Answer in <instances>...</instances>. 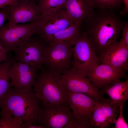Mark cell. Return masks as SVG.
Listing matches in <instances>:
<instances>
[{"label":"cell","mask_w":128,"mask_h":128,"mask_svg":"<svg viewBox=\"0 0 128 128\" xmlns=\"http://www.w3.org/2000/svg\"><path fill=\"white\" fill-rule=\"evenodd\" d=\"M100 63L99 58L92 49L86 34L82 30L74 43L72 68L85 74L94 65Z\"/></svg>","instance_id":"ba28073f"},{"label":"cell","mask_w":128,"mask_h":128,"mask_svg":"<svg viewBox=\"0 0 128 128\" xmlns=\"http://www.w3.org/2000/svg\"><path fill=\"white\" fill-rule=\"evenodd\" d=\"M20 0H0V8L8 5H13Z\"/></svg>","instance_id":"4316f807"},{"label":"cell","mask_w":128,"mask_h":128,"mask_svg":"<svg viewBox=\"0 0 128 128\" xmlns=\"http://www.w3.org/2000/svg\"><path fill=\"white\" fill-rule=\"evenodd\" d=\"M11 52L9 53V58L0 63V102L7 95L11 87L9 72L15 60Z\"/></svg>","instance_id":"d6986e66"},{"label":"cell","mask_w":128,"mask_h":128,"mask_svg":"<svg viewBox=\"0 0 128 128\" xmlns=\"http://www.w3.org/2000/svg\"><path fill=\"white\" fill-rule=\"evenodd\" d=\"M38 70L35 67L15 59L9 72L11 87L32 89Z\"/></svg>","instance_id":"5bb4252c"},{"label":"cell","mask_w":128,"mask_h":128,"mask_svg":"<svg viewBox=\"0 0 128 128\" xmlns=\"http://www.w3.org/2000/svg\"><path fill=\"white\" fill-rule=\"evenodd\" d=\"M8 53L7 50L0 42V63L8 59L9 55H7Z\"/></svg>","instance_id":"cb8c5ba5"},{"label":"cell","mask_w":128,"mask_h":128,"mask_svg":"<svg viewBox=\"0 0 128 128\" xmlns=\"http://www.w3.org/2000/svg\"><path fill=\"white\" fill-rule=\"evenodd\" d=\"M83 21L93 51L99 58L118 41L125 23L116 9H96Z\"/></svg>","instance_id":"6da1fadb"},{"label":"cell","mask_w":128,"mask_h":128,"mask_svg":"<svg viewBox=\"0 0 128 128\" xmlns=\"http://www.w3.org/2000/svg\"><path fill=\"white\" fill-rule=\"evenodd\" d=\"M0 115V128H22L24 123L22 119L10 113L1 111Z\"/></svg>","instance_id":"ffe728a7"},{"label":"cell","mask_w":128,"mask_h":128,"mask_svg":"<svg viewBox=\"0 0 128 128\" xmlns=\"http://www.w3.org/2000/svg\"><path fill=\"white\" fill-rule=\"evenodd\" d=\"M32 0L33 1H35V0Z\"/></svg>","instance_id":"f546056e"},{"label":"cell","mask_w":128,"mask_h":128,"mask_svg":"<svg viewBox=\"0 0 128 128\" xmlns=\"http://www.w3.org/2000/svg\"><path fill=\"white\" fill-rule=\"evenodd\" d=\"M33 35L20 43L12 51L14 53L16 61L35 67L39 70L43 66V53L46 44L37 36Z\"/></svg>","instance_id":"8992f818"},{"label":"cell","mask_w":128,"mask_h":128,"mask_svg":"<svg viewBox=\"0 0 128 128\" xmlns=\"http://www.w3.org/2000/svg\"><path fill=\"white\" fill-rule=\"evenodd\" d=\"M8 18L7 11L5 7L0 8V28L3 26L4 23L7 20Z\"/></svg>","instance_id":"d4e9b609"},{"label":"cell","mask_w":128,"mask_h":128,"mask_svg":"<svg viewBox=\"0 0 128 128\" xmlns=\"http://www.w3.org/2000/svg\"><path fill=\"white\" fill-rule=\"evenodd\" d=\"M33 91L42 105L57 104L69 107L62 76L43 65L38 70Z\"/></svg>","instance_id":"3957f363"},{"label":"cell","mask_w":128,"mask_h":128,"mask_svg":"<svg viewBox=\"0 0 128 128\" xmlns=\"http://www.w3.org/2000/svg\"><path fill=\"white\" fill-rule=\"evenodd\" d=\"M0 102V109L21 119L24 123L35 124L41 108L32 89L12 87Z\"/></svg>","instance_id":"7a4b0ae2"},{"label":"cell","mask_w":128,"mask_h":128,"mask_svg":"<svg viewBox=\"0 0 128 128\" xmlns=\"http://www.w3.org/2000/svg\"><path fill=\"white\" fill-rule=\"evenodd\" d=\"M67 98L70 108L76 120L91 128L90 119L97 100L84 94L70 91L66 89Z\"/></svg>","instance_id":"7c38bea8"},{"label":"cell","mask_w":128,"mask_h":128,"mask_svg":"<svg viewBox=\"0 0 128 128\" xmlns=\"http://www.w3.org/2000/svg\"><path fill=\"white\" fill-rule=\"evenodd\" d=\"M0 112H1V111H0Z\"/></svg>","instance_id":"4dcf8cb0"},{"label":"cell","mask_w":128,"mask_h":128,"mask_svg":"<svg viewBox=\"0 0 128 128\" xmlns=\"http://www.w3.org/2000/svg\"><path fill=\"white\" fill-rule=\"evenodd\" d=\"M124 105H120L118 119H115L113 124L115 125L114 128H128V124L125 120L123 115V109Z\"/></svg>","instance_id":"603a6c76"},{"label":"cell","mask_w":128,"mask_h":128,"mask_svg":"<svg viewBox=\"0 0 128 128\" xmlns=\"http://www.w3.org/2000/svg\"><path fill=\"white\" fill-rule=\"evenodd\" d=\"M37 5L41 15L57 11L64 7L67 0H38Z\"/></svg>","instance_id":"44dd1931"},{"label":"cell","mask_w":128,"mask_h":128,"mask_svg":"<svg viewBox=\"0 0 128 128\" xmlns=\"http://www.w3.org/2000/svg\"><path fill=\"white\" fill-rule=\"evenodd\" d=\"M122 38L128 45V22L125 23L122 30Z\"/></svg>","instance_id":"484cf974"},{"label":"cell","mask_w":128,"mask_h":128,"mask_svg":"<svg viewBox=\"0 0 128 128\" xmlns=\"http://www.w3.org/2000/svg\"><path fill=\"white\" fill-rule=\"evenodd\" d=\"M124 7L123 9L120 12V14L121 16H125L128 12V0H123Z\"/></svg>","instance_id":"83f0119b"},{"label":"cell","mask_w":128,"mask_h":128,"mask_svg":"<svg viewBox=\"0 0 128 128\" xmlns=\"http://www.w3.org/2000/svg\"><path fill=\"white\" fill-rule=\"evenodd\" d=\"M100 92L103 95L106 94L109 96L112 105H124L128 99V79L122 81L118 79Z\"/></svg>","instance_id":"ac0fdd59"},{"label":"cell","mask_w":128,"mask_h":128,"mask_svg":"<svg viewBox=\"0 0 128 128\" xmlns=\"http://www.w3.org/2000/svg\"><path fill=\"white\" fill-rule=\"evenodd\" d=\"M22 128H43L40 125H36L35 124H28L26 123H24Z\"/></svg>","instance_id":"f1b7e54d"},{"label":"cell","mask_w":128,"mask_h":128,"mask_svg":"<svg viewBox=\"0 0 128 128\" xmlns=\"http://www.w3.org/2000/svg\"><path fill=\"white\" fill-rule=\"evenodd\" d=\"M4 7L8 15L7 26L35 22L41 15L37 5L31 0H21Z\"/></svg>","instance_id":"8fae6325"},{"label":"cell","mask_w":128,"mask_h":128,"mask_svg":"<svg viewBox=\"0 0 128 128\" xmlns=\"http://www.w3.org/2000/svg\"><path fill=\"white\" fill-rule=\"evenodd\" d=\"M99 58L101 63L115 68L128 69V45L121 38L108 48Z\"/></svg>","instance_id":"2e32d148"},{"label":"cell","mask_w":128,"mask_h":128,"mask_svg":"<svg viewBox=\"0 0 128 128\" xmlns=\"http://www.w3.org/2000/svg\"><path fill=\"white\" fill-rule=\"evenodd\" d=\"M96 9H116L123 3V0H91Z\"/></svg>","instance_id":"7402d4cb"},{"label":"cell","mask_w":128,"mask_h":128,"mask_svg":"<svg viewBox=\"0 0 128 128\" xmlns=\"http://www.w3.org/2000/svg\"><path fill=\"white\" fill-rule=\"evenodd\" d=\"M64 7L75 23L81 25L95 9L91 0H67Z\"/></svg>","instance_id":"e0dca14e"},{"label":"cell","mask_w":128,"mask_h":128,"mask_svg":"<svg viewBox=\"0 0 128 128\" xmlns=\"http://www.w3.org/2000/svg\"><path fill=\"white\" fill-rule=\"evenodd\" d=\"M39 20L25 24L3 26L0 28V42L8 52L12 51L20 43L34 34Z\"/></svg>","instance_id":"30bf717a"},{"label":"cell","mask_w":128,"mask_h":128,"mask_svg":"<svg viewBox=\"0 0 128 128\" xmlns=\"http://www.w3.org/2000/svg\"><path fill=\"white\" fill-rule=\"evenodd\" d=\"M127 70L117 69L109 65L101 63L94 65L85 75L100 91L118 79H128L126 74Z\"/></svg>","instance_id":"4fadbf2b"},{"label":"cell","mask_w":128,"mask_h":128,"mask_svg":"<svg viewBox=\"0 0 128 128\" xmlns=\"http://www.w3.org/2000/svg\"><path fill=\"white\" fill-rule=\"evenodd\" d=\"M74 119L69 107L59 104H46L41 107L36 122L43 128H62Z\"/></svg>","instance_id":"52a82bcc"},{"label":"cell","mask_w":128,"mask_h":128,"mask_svg":"<svg viewBox=\"0 0 128 128\" xmlns=\"http://www.w3.org/2000/svg\"><path fill=\"white\" fill-rule=\"evenodd\" d=\"M73 45L65 41H56L46 44L42 55L45 67L62 75L72 67Z\"/></svg>","instance_id":"277c9868"},{"label":"cell","mask_w":128,"mask_h":128,"mask_svg":"<svg viewBox=\"0 0 128 128\" xmlns=\"http://www.w3.org/2000/svg\"><path fill=\"white\" fill-rule=\"evenodd\" d=\"M62 75L67 90L112 104L110 100L104 98L85 74L71 68Z\"/></svg>","instance_id":"9c48e42d"},{"label":"cell","mask_w":128,"mask_h":128,"mask_svg":"<svg viewBox=\"0 0 128 128\" xmlns=\"http://www.w3.org/2000/svg\"><path fill=\"white\" fill-rule=\"evenodd\" d=\"M75 24L63 7L42 14L35 34L46 44L54 35Z\"/></svg>","instance_id":"5b68a950"},{"label":"cell","mask_w":128,"mask_h":128,"mask_svg":"<svg viewBox=\"0 0 128 128\" xmlns=\"http://www.w3.org/2000/svg\"><path fill=\"white\" fill-rule=\"evenodd\" d=\"M120 105L97 100L90 121L91 128H108L118 116Z\"/></svg>","instance_id":"9a60e30c"}]
</instances>
